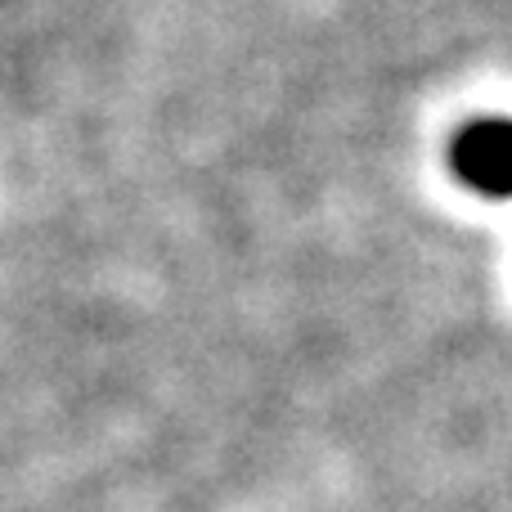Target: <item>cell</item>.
I'll return each instance as SVG.
<instances>
[{"mask_svg":"<svg viewBox=\"0 0 512 512\" xmlns=\"http://www.w3.org/2000/svg\"><path fill=\"white\" fill-rule=\"evenodd\" d=\"M454 167L481 194H512V122H477L454 144Z\"/></svg>","mask_w":512,"mask_h":512,"instance_id":"obj_1","label":"cell"}]
</instances>
